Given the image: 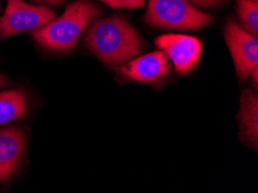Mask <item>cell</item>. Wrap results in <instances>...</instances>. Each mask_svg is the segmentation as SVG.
<instances>
[{
  "mask_svg": "<svg viewBox=\"0 0 258 193\" xmlns=\"http://www.w3.org/2000/svg\"><path fill=\"white\" fill-rule=\"evenodd\" d=\"M85 45L109 66H120L143 52V37L126 20L115 15L92 23L85 37Z\"/></svg>",
  "mask_w": 258,
  "mask_h": 193,
  "instance_id": "1",
  "label": "cell"
},
{
  "mask_svg": "<svg viewBox=\"0 0 258 193\" xmlns=\"http://www.w3.org/2000/svg\"><path fill=\"white\" fill-rule=\"evenodd\" d=\"M101 13L102 10L91 0H78L71 4L59 18L53 19L31 34L35 41L46 49L69 51L76 46L86 27Z\"/></svg>",
  "mask_w": 258,
  "mask_h": 193,
  "instance_id": "2",
  "label": "cell"
},
{
  "mask_svg": "<svg viewBox=\"0 0 258 193\" xmlns=\"http://www.w3.org/2000/svg\"><path fill=\"white\" fill-rule=\"evenodd\" d=\"M144 19L161 29L195 30L212 22L210 14L196 9L189 0H148Z\"/></svg>",
  "mask_w": 258,
  "mask_h": 193,
  "instance_id": "3",
  "label": "cell"
},
{
  "mask_svg": "<svg viewBox=\"0 0 258 193\" xmlns=\"http://www.w3.org/2000/svg\"><path fill=\"white\" fill-rule=\"evenodd\" d=\"M53 19H56V13L49 6L29 5L23 0H7L5 13L0 18V39L40 29Z\"/></svg>",
  "mask_w": 258,
  "mask_h": 193,
  "instance_id": "4",
  "label": "cell"
},
{
  "mask_svg": "<svg viewBox=\"0 0 258 193\" xmlns=\"http://www.w3.org/2000/svg\"><path fill=\"white\" fill-rule=\"evenodd\" d=\"M224 36L232 54L237 77L244 82L252 70L258 68L257 37L248 33L234 19L226 22Z\"/></svg>",
  "mask_w": 258,
  "mask_h": 193,
  "instance_id": "5",
  "label": "cell"
},
{
  "mask_svg": "<svg viewBox=\"0 0 258 193\" xmlns=\"http://www.w3.org/2000/svg\"><path fill=\"white\" fill-rule=\"evenodd\" d=\"M155 45L173 61L179 74L187 73L195 68L202 54V43L189 35L167 34L155 38Z\"/></svg>",
  "mask_w": 258,
  "mask_h": 193,
  "instance_id": "6",
  "label": "cell"
},
{
  "mask_svg": "<svg viewBox=\"0 0 258 193\" xmlns=\"http://www.w3.org/2000/svg\"><path fill=\"white\" fill-rule=\"evenodd\" d=\"M170 59L163 51L144 54L122 65L119 72L123 77L142 84H158L170 72Z\"/></svg>",
  "mask_w": 258,
  "mask_h": 193,
  "instance_id": "7",
  "label": "cell"
},
{
  "mask_svg": "<svg viewBox=\"0 0 258 193\" xmlns=\"http://www.w3.org/2000/svg\"><path fill=\"white\" fill-rule=\"evenodd\" d=\"M26 136L20 128L0 130V183L14 174L25 153Z\"/></svg>",
  "mask_w": 258,
  "mask_h": 193,
  "instance_id": "8",
  "label": "cell"
},
{
  "mask_svg": "<svg viewBox=\"0 0 258 193\" xmlns=\"http://www.w3.org/2000/svg\"><path fill=\"white\" fill-rule=\"evenodd\" d=\"M240 139L249 147H258V96L251 89H245L241 95Z\"/></svg>",
  "mask_w": 258,
  "mask_h": 193,
  "instance_id": "9",
  "label": "cell"
},
{
  "mask_svg": "<svg viewBox=\"0 0 258 193\" xmlns=\"http://www.w3.org/2000/svg\"><path fill=\"white\" fill-rule=\"evenodd\" d=\"M28 102L22 89H12L0 93V125L22 119L27 115Z\"/></svg>",
  "mask_w": 258,
  "mask_h": 193,
  "instance_id": "10",
  "label": "cell"
},
{
  "mask_svg": "<svg viewBox=\"0 0 258 193\" xmlns=\"http://www.w3.org/2000/svg\"><path fill=\"white\" fill-rule=\"evenodd\" d=\"M236 12L243 28L257 37L258 0H236Z\"/></svg>",
  "mask_w": 258,
  "mask_h": 193,
  "instance_id": "11",
  "label": "cell"
},
{
  "mask_svg": "<svg viewBox=\"0 0 258 193\" xmlns=\"http://www.w3.org/2000/svg\"><path fill=\"white\" fill-rule=\"evenodd\" d=\"M111 9L138 10L145 6V0H100Z\"/></svg>",
  "mask_w": 258,
  "mask_h": 193,
  "instance_id": "12",
  "label": "cell"
},
{
  "mask_svg": "<svg viewBox=\"0 0 258 193\" xmlns=\"http://www.w3.org/2000/svg\"><path fill=\"white\" fill-rule=\"evenodd\" d=\"M196 9H212L222 4L227 3L228 0H189Z\"/></svg>",
  "mask_w": 258,
  "mask_h": 193,
  "instance_id": "13",
  "label": "cell"
},
{
  "mask_svg": "<svg viewBox=\"0 0 258 193\" xmlns=\"http://www.w3.org/2000/svg\"><path fill=\"white\" fill-rule=\"evenodd\" d=\"M31 2L34 3H45L48 4V5H52V6H59L61 5L62 3H65L66 0H31Z\"/></svg>",
  "mask_w": 258,
  "mask_h": 193,
  "instance_id": "14",
  "label": "cell"
},
{
  "mask_svg": "<svg viewBox=\"0 0 258 193\" xmlns=\"http://www.w3.org/2000/svg\"><path fill=\"white\" fill-rule=\"evenodd\" d=\"M250 78H251V80H252V84H253V87L255 88H257V79H258V69L256 68L255 70H252V72L250 73V76H249Z\"/></svg>",
  "mask_w": 258,
  "mask_h": 193,
  "instance_id": "15",
  "label": "cell"
},
{
  "mask_svg": "<svg viewBox=\"0 0 258 193\" xmlns=\"http://www.w3.org/2000/svg\"><path fill=\"white\" fill-rule=\"evenodd\" d=\"M10 84V81L7 80V79L3 76V74H0V88L5 87V86H7Z\"/></svg>",
  "mask_w": 258,
  "mask_h": 193,
  "instance_id": "16",
  "label": "cell"
}]
</instances>
